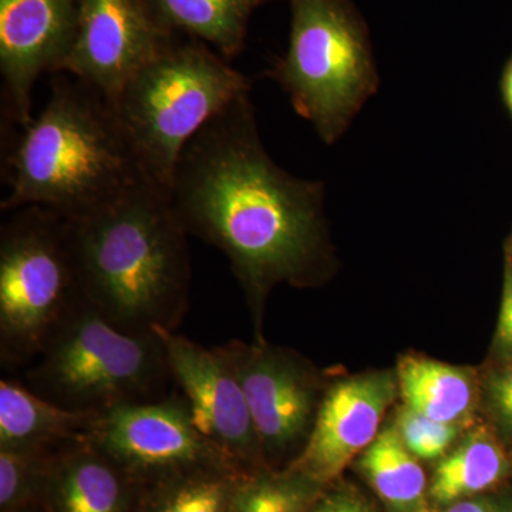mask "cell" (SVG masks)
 Returning a JSON list of instances; mask_svg holds the SVG:
<instances>
[{
  "label": "cell",
  "mask_w": 512,
  "mask_h": 512,
  "mask_svg": "<svg viewBox=\"0 0 512 512\" xmlns=\"http://www.w3.org/2000/svg\"><path fill=\"white\" fill-rule=\"evenodd\" d=\"M170 197L188 235L227 255L256 320L274 286L318 285L328 275L325 188L269 157L249 94L188 141Z\"/></svg>",
  "instance_id": "6da1fadb"
},
{
  "label": "cell",
  "mask_w": 512,
  "mask_h": 512,
  "mask_svg": "<svg viewBox=\"0 0 512 512\" xmlns=\"http://www.w3.org/2000/svg\"><path fill=\"white\" fill-rule=\"evenodd\" d=\"M67 222L84 302L127 332L177 330L190 305L191 256L170 191L144 180Z\"/></svg>",
  "instance_id": "7a4b0ae2"
},
{
  "label": "cell",
  "mask_w": 512,
  "mask_h": 512,
  "mask_svg": "<svg viewBox=\"0 0 512 512\" xmlns=\"http://www.w3.org/2000/svg\"><path fill=\"white\" fill-rule=\"evenodd\" d=\"M2 147V211L45 207L76 218L147 180L109 97L66 73L53 76L39 116L2 134Z\"/></svg>",
  "instance_id": "3957f363"
},
{
  "label": "cell",
  "mask_w": 512,
  "mask_h": 512,
  "mask_svg": "<svg viewBox=\"0 0 512 512\" xmlns=\"http://www.w3.org/2000/svg\"><path fill=\"white\" fill-rule=\"evenodd\" d=\"M249 89L248 77L220 53L175 35L110 101L144 177L170 191L188 141Z\"/></svg>",
  "instance_id": "277c9868"
},
{
  "label": "cell",
  "mask_w": 512,
  "mask_h": 512,
  "mask_svg": "<svg viewBox=\"0 0 512 512\" xmlns=\"http://www.w3.org/2000/svg\"><path fill=\"white\" fill-rule=\"evenodd\" d=\"M30 365L26 386L73 412L104 413L173 393V373L157 333L117 328L83 299Z\"/></svg>",
  "instance_id": "5b68a950"
},
{
  "label": "cell",
  "mask_w": 512,
  "mask_h": 512,
  "mask_svg": "<svg viewBox=\"0 0 512 512\" xmlns=\"http://www.w3.org/2000/svg\"><path fill=\"white\" fill-rule=\"evenodd\" d=\"M289 49L268 73L293 109L333 144L375 94L369 33L350 0H291Z\"/></svg>",
  "instance_id": "8992f818"
},
{
  "label": "cell",
  "mask_w": 512,
  "mask_h": 512,
  "mask_svg": "<svg viewBox=\"0 0 512 512\" xmlns=\"http://www.w3.org/2000/svg\"><path fill=\"white\" fill-rule=\"evenodd\" d=\"M82 301L69 222L45 207L13 211L0 229V360L35 362Z\"/></svg>",
  "instance_id": "52a82bcc"
},
{
  "label": "cell",
  "mask_w": 512,
  "mask_h": 512,
  "mask_svg": "<svg viewBox=\"0 0 512 512\" xmlns=\"http://www.w3.org/2000/svg\"><path fill=\"white\" fill-rule=\"evenodd\" d=\"M89 440L141 485L192 468H237L202 436L180 390L100 413Z\"/></svg>",
  "instance_id": "ba28073f"
},
{
  "label": "cell",
  "mask_w": 512,
  "mask_h": 512,
  "mask_svg": "<svg viewBox=\"0 0 512 512\" xmlns=\"http://www.w3.org/2000/svg\"><path fill=\"white\" fill-rule=\"evenodd\" d=\"M220 349L247 397L268 466L293 451L299 456L322 402L318 375L301 357L264 340L255 345L231 340Z\"/></svg>",
  "instance_id": "9c48e42d"
},
{
  "label": "cell",
  "mask_w": 512,
  "mask_h": 512,
  "mask_svg": "<svg viewBox=\"0 0 512 512\" xmlns=\"http://www.w3.org/2000/svg\"><path fill=\"white\" fill-rule=\"evenodd\" d=\"M167 352L175 387L187 400L192 420L205 439L244 473L266 463L247 397L220 346L207 349L177 330L156 328Z\"/></svg>",
  "instance_id": "30bf717a"
},
{
  "label": "cell",
  "mask_w": 512,
  "mask_h": 512,
  "mask_svg": "<svg viewBox=\"0 0 512 512\" xmlns=\"http://www.w3.org/2000/svg\"><path fill=\"white\" fill-rule=\"evenodd\" d=\"M82 0H0L2 134L33 120L42 74L62 73L79 30Z\"/></svg>",
  "instance_id": "8fae6325"
},
{
  "label": "cell",
  "mask_w": 512,
  "mask_h": 512,
  "mask_svg": "<svg viewBox=\"0 0 512 512\" xmlns=\"http://www.w3.org/2000/svg\"><path fill=\"white\" fill-rule=\"evenodd\" d=\"M173 36L148 0H82L76 43L62 73L111 100Z\"/></svg>",
  "instance_id": "7c38bea8"
},
{
  "label": "cell",
  "mask_w": 512,
  "mask_h": 512,
  "mask_svg": "<svg viewBox=\"0 0 512 512\" xmlns=\"http://www.w3.org/2000/svg\"><path fill=\"white\" fill-rule=\"evenodd\" d=\"M397 394L399 382L393 372L339 380L323 393L308 441L286 468L323 487L332 483L377 439L384 414Z\"/></svg>",
  "instance_id": "4fadbf2b"
},
{
  "label": "cell",
  "mask_w": 512,
  "mask_h": 512,
  "mask_svg": "<svg viewBox=\"0 0 512 512\" xmlns=\"http://www.w3.org/2000/svg\"><path fill=\"white\" fill-rule=\"evenodd\" d=\"M143 485L90 440L56 454L47 478L45 512H138Z\"/></svg>",
  "instance_id": "5bb4252c"
},
{
  "label": "cell",
  "mask_w": 512,
  "mask_h": 512,
  "mask_svg": "<svg viewBox=\"0 0 512 512\" xmlns=\"http://www.w3.org/2000/svg\"><path fill=\"white\" fill-rule=\"evenodd\" d=\"M100 413L73 412L28 386L0 382V450H59L89 440Z\"/></svg>",
  "instance_id": "9a60e30c"
},
{
  "label": "cell",
  "mask_w": 512,
  "mask_h": 512,
  "mask_svg": "<svg viewBox=\"0 0 512 512\" xmlns=\"http://www.w3.org/2000/svg\"><path fill=\"white\" fill-rule=\"evenodd\" d=\"M271 2L274 0H148L167 32L200 40L228 62L245 45L252 13Z\"/></svg>",
  "instance_id": "2e32d148"
},
{
  "label": "cell",
  "mask_w": 512,
  "mask_h": 512,
  "mask_svg": "<svg viewBox=\"0 0 512 512\" xmlns=\"http://www.w3.org/2000/svg\"><path fill=\"white\" fill-rule=\"evenodd\" d=\"M404 406L443 423L470 419L477 403V384L468 370L421 356H404L397 365Z\"/></svg>",
  "instance_id": "e0dca14e"
},
{
  "label": "cell",
  "mask_w": 512,
  "mask_h": 512,
  "mask_svg": "<svg viewBox=\"0 0 512 512\" xmlns=\"http://www.w3.org/2000/svg\"><path fill=\"white\" fill-rule=\"evenodd\" d=\"M379 497L396 512H431L427 478L396 426L380 431L359 463Z\"/></svg>",
  "instance_id": "ac0fdd59"
},
{
  "label": "cell",
  "mask_w": 512,
  "mask_h": 512,
  "mask_svg": "<svg viewBox=\"0 0 512 512\" xmlns=\"http://www.w3.org/2000/svg\"><path fill=\"white\" fill-rule=\"evenodd\" d=\"M244 471L198 467L143 485L138 512H231Z\"/></svg>",
  "instance_id": "d6986e66"
},
{
  "label": "cell",
  "mask_w": 512,
  "mask_h": 512,
  "mask_svg": "<svg viewBox=\"0 0 512 512\" xmlns=\"http://www.w3.org/2000/svg\"><path fill=\"white\" fill-rule=\"evenodd\" d=\"M505 471L503 448L487 431H476L437 466L430 485L431 500L437 504L457 503L493 487Z\"/></svg>",
  "instance_id": "ffe728a7"
},
{
  "label": "cell",
  "mask_w": 512,
  "mask_h": 512,
  "mask_svg": "<svg viewBox=\"0 0 512 512\" xmlns=\"http://www.w3.org/2000/svg\"><path fill=\"white\" fill-rule=\"evenodd\" d=\"M323 488L291 468H262L242 478L231 512H309Z\"/></svg>",
  "instance_id": "44dd1931"
},
{
  "label": "cell",
  "mask_w": 512,
  "mask_h": 512,
  "mask_svg": "<svg viewBox=\"0 0 512 512\" xmlns=\"http://www.w3.org/2000/svg\"><path fill=\"white\" fill-rule=\"evenodd\" d=\"M60 450H0V512L42 505L47 478Z\"/></svg>",
  "instance_id": "7402d4cb"
},
{
  "label": "cell",
  "mask_w": 512,
  "mask_h": 512,
  "mask_svg": "<svg viewBox=\"0 0 512 512\" xmlns=\"http://www.w3.org/2000/svg\"><path fill=\"white\" fill-rule=\"evenodd\" d=\"M396 429L414 457L436 460L446 456L448 448L457 440L460 424L433 420L404 406L397 414Z\"/></svg>",
  "instance_id": "603a6c76"
},
{
  "label": "cell",
  "mask_w": 512,
  "mask_h": 512,
  "mask_svg": "<svg viewBox=\"0 0 512 512\" xmlns=\"http://www.w3.org/2000/svg\"><path fill=\"white\" fill-rule=\"evenodd\" d=\"M309 512H375L369 503L348 488H336V490L322 491L316 498Z\"/></svg>",
  "instance_id": "cb8c5ba5"
},
{
  "label": "cell",
  "mask_w": 512,
  "mask_h": 512,
  "mask_svg": "<svg viewBox=\"0 0 512 512\" xmlns=\"http://www.w3.org/2000/svg\"><path fill=\"white\" fill-rule=\"evenodd\" d=\"M488 390L494 413L504 426L512 429V366L495 373Z\"/></svg>",
  "instance_id": "d4e9b609"
},
{
  "label": "cell",
  "mask_w": 512,
  "mask_h": 512,
  "mask_svg": "<svg viewBox=\"0 0 512 512\" xmlns=\"http://www.w3.org/2000/svg\"><path fill=\"white\" fill-rule=\"evenodd\" d=\"M495 345H497L501 356L512 360V266L507 269V275H505L503 302H501L500 316H498Z\"/></svg>",
  "instance_id": "484cf974"
},
{
  "label": "cell",
  "mask_w": 512,
  "mask_h": 512,
  "mask_svg": "<svg viewBox=\"0 0 512 512\" xmlns=\"http://www.w3.org/2000/svg\"><path fill=\"white\" fill-rule=\"evenodd\" d=\"M446 512H491L481 501L476 500H461L448 507Z\"/></svg>",
  "instance_id": "4316f807"
},
{
  "label": "cell",
  "mask_w": 512,
  "mask_h": 512,
  "mask_svg": "<svg viewBox=\"0 0 512 512\" xmlns=\"http://www.w3.org/2000/svg\"><path fill=\"white\" fill-rule=\"evenodd\" d=\"M503 90L505 103H507L508 109H510L512 114V59L508 63L507 70H505Z\"/></svg>",
  "instance_id": "83f0119b"
},
{
  "label": "cell",
  "mask_w": 512,
  "mask_h": 512,
  "mask_svg": "<svg viewBox=\"0 0 512 512\" xmlns=\"http://www.w3.org/2000/svg\"><path fill=\"white\" fill-rule=\"evenodd\" d=\"M22 512H45V511H43L42 505H40V507L29 508V510H25Z\"/></svg>",
  "instance_id": "f1b7e54d"
}]
</instances>
